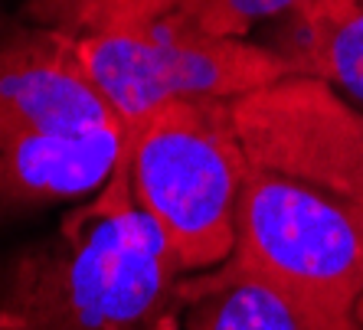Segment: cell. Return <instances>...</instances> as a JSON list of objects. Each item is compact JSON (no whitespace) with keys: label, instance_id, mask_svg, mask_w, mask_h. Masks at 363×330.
Instances as JSON below:
<instances>
[{"label":"cell","instance_id":"obj_1","mask_svg":"<svg viewBox=\"0 0 363 330\" xmlns=\"http://www.w3.org/2000/svg\"><path fill=\"white\" fill-rule=\"evenodd\" d=\"M190 271L118 170L4 275L0 330H180Z\"/></svg>","mask_w":363,"mask_h":330},{"label":"cell","instance_id":"obj_5","mask_svg":"<svg viewBox=\"0 0 363 330\" xmlns=\"http://www.w3.org/2000/svg\"><path fill=\"white\" fill-rule=\"evenodd\" d=\"M76 52L95 89L125 121V131L167 102H236L295 76L279 50L203 33L174 13L154 23L76 36Z\"/></svg>","mask_w":363,"mask_h":330},{"label":"cell","instance_id":"obj_6","mask_svg":"<svg viewBox=\"0 0 363 330\" xmlns=\"http://www.w3.org/2000/svg\"><path fill=\"white\" fill-rule=\"evenodd\" d=\"M229 108L249 167L301 180L363 210V111L330 82L288 76Z\"/></svg>","mask_w":363,"mask_h":330},{"label":"cell","instance_id":"obj_8","mask_svg":"<svg viewBox=\"0 0 363 330\" xmlns=\"http://www.w3.org/2000/svg\"><path fill=\"white\" fill-rule=\"evenodd\" d=\"M184 330H311L265 281L229 265L186 275Z\"/></svg>","mask_w":363,"mask_h":330},{"label":"cell","instance_id":"obj_7","mask_svg":"<svg viewBox=\"0 0 363 330\" xmlns=\"http://www.w3.org/2000/svg\"><path fill=\"white\" fill-rule=\"evenodd\" d=\"M279 52L295 76L324 79L363 111V0H304Z\"/></svg>","mask_w":363,"mask_h":330},{"label":"cell","instance_id":"obj_4","mask_svg":"<svg viewBox=\"0 0 363 330\" xmlns=\"http://www.w3.org/2000/svg\"><path fill=\"white\" fill-rule=\"evenodd\" d=\"M121 170L190 275L226 262L249 173L229 102H167L131 121Z\"/></svg>","mask_w":363,"mask_h":330},{"label":"cell","instance_id":"obj_10","mask_svg":"<svg viewBox=\"0 0 363 330\" xmlns=\"http://www.w3.org/2000/svg\"><path fill=\"white\" fill-rule=\"evenodd\" d=\"M121 4L125 0H26V10L46 30L92 36L108 33L121 23Z\"/></svg>","mask_w":363,"mask_h":330},{"label":"cell","instance_id":"obj_9","mask_svg":"<svg viewBox=\"0 0 363 330\" xmlns=\"http://www.w3.org/2000/svg\"><path fill=\"white\" fill-rule=\"evenodd\" d=\"M304 0H180L174 17L196 26L203 33L239 36L242 40L259 20L298 10Z\"/></svg>","mask_w":363,"mask_h":330},{"label":"cell","instance_id":"obj_3","mask_svg":"<svg viewBox=\"0 0 363 330\" xmlns=\"http://www.w3.org/2000/svg\"><path fill=\"white\" fill-rule=\"evenodd\" d=\"M223 265L265 281L311 330H363V210L249 167Z\"/></svg>","mask_w":363,"mask_h":330},{"label":"cell","instance_id":"obj_11","mask_svg":"<svg viewBox=\"0 0 363 330\" xmlns=\"http://www.w3.org/2000/svg\"><path fill=\"white\" fill-rule=\"evenodd\" d=\"M177 7H180V0H125V4H121V23L115 26V30L154 23V20L174 13Z\"/></svg>","mask_w":363,"mask_h":330},{"label":"cell","instance_id":"obj_2","mask_svg":"<svg viewBox=\"0 0 363 330\" xmlns=\"http://www.w3.org/2000/svg\"><path fill=\"white\" fill-rule=\"evenodd\" d=\"M72 40L46 26L0 40V216L89 200L121 164L125 121Z\"/></svg>","mask_w":363,"mask_h":330}]
</instances>
